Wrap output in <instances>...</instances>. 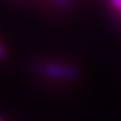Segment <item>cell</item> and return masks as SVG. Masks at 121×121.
<instances>
[{
  "label": "cell",
  "instance_id": "6da1fadb",
  "mask_svg": "<svg viewBox=\"0 0 121 121\" xmlns=\"http://www.w3.org/2000/svg\"><path fill=\"white\" fill-rule=\"evenodd\" d=\"M40 71L46 77L59 80H72L78 77V69L74 66L60 62H46L40 66Z\"/></svg>",
  "mask_w": 121,
  "mask_h": 121
},
{
  "label": "cell",
  "instance_id": "7a4b0ae2",
  "mask_svg": "<svg viewBox=\"0 0 121 121\" xmlns=\"http://www.w3.org/2000/svg\"><path fill=\"white\" fill-rule=\"evenodd\" d=\"M51 1L60 7H68L71 5V0H51Z\"/></svg>",
  "mask_w": 121,
  "mask_h": 121
},
{
  "label": "cell",
  "instance_id": "3957f363",
  "mask_svg": "<svg viewBox=\"0 0 121 121\" xmlns=\"http://www.w3.org/2000/svg\"><path fill=\"white\" fill-rule=\"evenodd\" d=\"M7 55V51H6V48H5V46L2 45V42L0 41V59H2V58H5Z\"/></svg>",
  "mask_w": 121,
  "mask_h": 121
},
{
  "label": "cell",
  "instance_id": "277c9868",
  "mask_svg": "<svg viewBox=\"0 0 121 121\" xmlns=\"http://www.w3.org/2000/svg\"><path fill=\"white\" fill-rule=\"evenodd\" d=\"M111 2H112V5L115 8H118L119 11H121V0H111Z\"/></svg>",
  "mask_w": 121,
  "mask_h": 121
},
{
  "label": "cell",
  "instance_id": "5b68a950",
  "mask_svg": "<svg viewBox=\"0 0 121 121\" xmlns=\"http://www.w3.org/2000/svg\"><path fill=\"white\" fill-rule=\"evenodd\" d=\"M0 121H2V120H1V119H0Z\"/></svg>",
  "mask_w": 121,
  "mask_h": 121
}]
</instances>
